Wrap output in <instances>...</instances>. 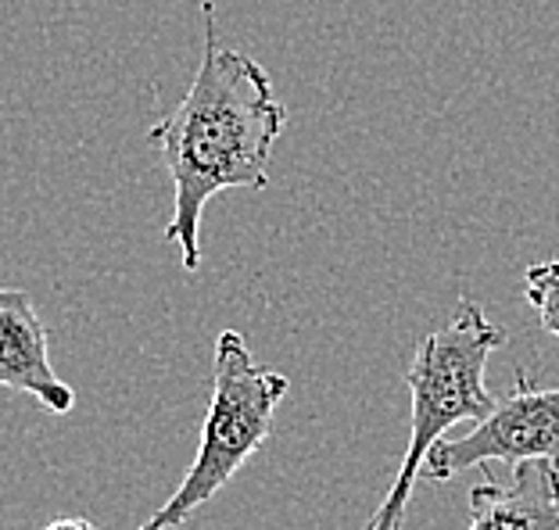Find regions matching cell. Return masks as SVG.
I'll use <instances>...</instances> for the list:
<instances>
[{"label":"cell","instance_id":"obj_1","mask_svg":"<svg viewBox=\"0 0 559 530\" xmlns=\"http://www.w3.org/2000/svg\"><path fill=\"white\" fill-rule=\"evenodd\" d=\"M205 47L194 83L169 116L147 130L173 180V219L165 241L180 251V265H201V216L223 191H262L270 158L287 125V108L273 94V80L245 50L219 47L215 8L201 4Z\"/></svg>","mask_w":559,"mask_h":530},{"label":"cell","instance_id":"obj_2","mask_svg":"<svg viewBox=\"0 0 559 530\" xmlns=\"http://www.w3.org/2000/svg\"><path fill=\"white\" fill-rule=\"evenodd\" d=\"M506 345V330L488 320L477 301L460 298L452 320L441 330L419 340L416 359L405 373L413 406H409V445H405L402 466L391 481L384 502L370 516L366 530H405V509H409L413 487L424 477V462L430 448L452 431L455 423H480L499 398L488 390V359L495 348Z\"/></svg>","mask_w":559,"mask_h":530},{"label":"cell","instance_id":"obj_3","mask_svg":"<svg viewBox=\"0 0 559 530\" xmlns=\"http://www.w3.org/2000/svg\"><path fill=\"white\" fill-rule=\"evenodd\" d=\"M287 395V376L251 359L245 334L223 330L212 356V401L201 423L198 456L173 498L147 516L140 530H176L205 502L234 481L255 451L270 441L280 401Z\"/></svg>","mask_w":559,"mask_h":530},{"label":"cell","instance_id":"obj_4","mask_svg":"<svg viewBox=\"0 0 559 530\" xmlns=\"http://www.w3.org/2000/svg\"><path fill=\"white\" fill-rule=\"evenodd\" d=\"M513 395L502 398L480 423L460 437H441L424 462L430 484H449L452 477L485 462H531L559 466V387H535L516 365Z\"/></svg>","mask_w":559,"mask_h":530},{"label":"cell","instance_id":"obj_5","mask_svg":"<svg viewBox=\"0 0 559 530\" xmlns=\"http://www.w3.org/2000/svg\"><path fill=\"white\" fill-rule=\"evenodd\" d=\"M0 387L29 395L50 415H69L75 390L50 365L47 326L29 290L0 287Z\"/></svg>","mask_w":559,"mask_h":530},{"label":"cell","instance_id":"obj_6","mask_svg":"<svg viewBox=\"0 0 559 530\" xmlns=\"http://www.w3.org/2000/svg\"><path fill=\"white\" fill-rule=\"evenodd\" d=\"M466 530H559V466L531 459L513 466L510 484L477 481Z\"/></svg>","mask_w":559,"mask_h":530},{"label":"cell","instance_id":"obj_7","mask_svg":"<svg viewBox=\"0 0 559 530\" xmlns=\"http://www.w3.org/2000/svg\"><path fill=\"white\" fill-rule=\"evenodd\" d=\"M524 298L538 312L542 330L559 337V258L531 265L524 276Z\"/></svg>","mask_w":559,"mask_h":530},{"label":"cell","instance_id":"obj_8","mask_svg":"<svg viewBox=\"0 0 559 530\" xmlns=\"http://www.w3.org/2000/svg\"><path fill=\"white\" fill-rule=\"evenodd\" d=\"M44 530H97L91 520H83V516H69V520H55V523H47Z\"/></svg>","mask_w":559,"mask_h":530}]
</instances>
